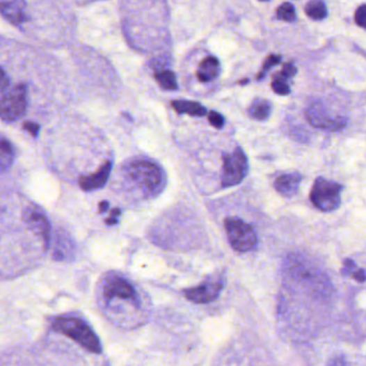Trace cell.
I'll return each instance as SVG.
<instances>
[{"instance_id":"obj_1","label":"cell","mask_w":366,"mask_h":366,"mask_svg":"<svg viewBox=\"0 0 366 366\" xmlns=\"http://www.w3.org/2000/svg\"><path fill=\"white\" fill-rule=\"evenodd\" d=\"M127 177L146 195H158L165 186V175L161 168L148 159L130 160L122 168Z\"/></svg>"},{"instance_id":"obj_2","label":"cell","mask_w":366,"mask_h":366,"mask_svg":"<svg viewBox=\"0 0 366 366\" xmlns=\"http://www.w3.org/2000/svg\"><path fill=\"white\" fill-rule=\"evenodd\" d=\"M53 329L68 336L93 353L98 355L102 351L98 336L95 334L92 328L80 318L73 316L57 318L53 324Z\"/></svg>"},{"instance_id":"obj_3","label":"cell","mask_w":366,"mask_h":366,"mask_svg":"<svg viewBox=\"0 0 366 366\" xmlns=\"http://www.w3.org/2000/svg\"><path fill=\"white\" fill-rule=\"evenodd\" d=\"M343 186L335 182L328 181L324 177L315 181L310 191V201L316 209L322 212L335 211L340 207V193Z\"/></svg>"},{"instance_id":"obj_4","label":"cell","mask_w":366,"mask_h":366,"mask_svg":"<svg viewBox=\"0 0 366 366\" xmlns=\"http://www.w3.org/2000/svg\"><path fill=\"white\" fill-rule=\"evenodd\" d=\"M229 243L234 250L247 253L256 248L258 237L254 228L242 219L229 217L225 221Z\"/></svg>"},{"instance_id":"obj_5","label":"cell","mask_w":366,"mask_h":366,"mask_svg":"<svg viewBox=\"0 0 366 366\" xmlns=\"http://www.w3.org/2000/svg\"><path fill=\"white\" fill-rule=\"evenodd\" d=\"M27 110V88L24 84L1 90V118L5 122H15Z\"/></svg>"},{"instance_id":"obj_6","label":"cell","mask_w":366,"mask_h":366,"mask_svg":"<svg viewBox=\"0 0 366 366\" xmlns=\"http://www.w3.org/2000/svg\"><path fill=\"white\" fill-rule=\"evenodd\" d=\"M248 172V161L242 148H235L234 152L223 157L221 185L231 187L237 185L246 177Z\"/></svg>"},{"instance_id":"obj_7","label":"cell","mask_w":366,"mask_h":366,"mask_svg":"<svg viewBox=\"0 0 366 366\" xmlns=\"http://www.w3.org/2000/svg\"><path fill=\"white\" fill-rule=\"evenodd\" d=\"M102 294L108 302L114 300L138 304V294L134 287L118 274H110L104 278L102 284Z\"/></svg>"},{"instance_id":"obj_8","label":"cell","mask_w":366,"mask_h":366,"mask_svg":"<svg viewBox=\"0 0 366 366\" xmlns=\"http://www.w3.org/2000/svg\"><path fill=\"white\" fill-rule=\"evenodd\" d=\"M223 288V277L212 275L200 286L186 290L185 296L188 300L198 304H207L218 298Z\"/></svg>"},{"instance_id":"obj_9","label":"cell","mask_w":366,"mask_h":366,"mask_svg":"<svg viewBox=\"0 0 366 366\" xmlns=\"http://www.w3.org/2000/svg\"><path fill=\"white\" fill-rule=\"evenodd\" d=\"M306 118L312 126L326 130H340L346 126L345 118H333L321 104H312L306 111Z\"/></svg>"},{"instance_id":"obj_10","label":"cell","mask_w":366,"mask_h":366,"mask_svg":"<svg viewBox=\"0 0 366 366\" xmlns=\"http://www.w3.org/2000/svg\"><path fill=\"white\" fill-rule=\"evenodd\" d=\"M24 223L33 234L42 241L45 248L49 244V223L45 213L37 207H29L22 215Z\"/></svg>"},{"instance_id":"obj_11","label":"cell","mask_w":366,"mask_h":366,"mask_svg":"<svg viewBox=\"0 0 366 366\" xmlns=\"http://www.w3.org/2000/svg\"><path fill=\"white\" fill-rule=\"evenodd\" d=\"M289 274L292 275L294 278H296L299 282L306 283L308 285L317 288L318 286H324V283L321 275L319 273H315L316 271L310 269V266H306L300 261L296 262H290L289 264Z\"/></svg>"},{"instance_id":"obj_12","label":"cell","mask_w":366,"mask_h":366,"mask_svg":"<svg viewBox=\"0 0 366 366\" xmlns=\"http://www.w3.org/2000/svg\"><path fill=\"white\" fill-rule=\"evenodd\" d=\"M111 170H112V162L106 161L104 166H101L100 169L96 173L81 176V179L79 180V185L82 188V191H87V193L98 191L106 185Z\"/></svg>"},{"instance_id":"obj_13","label":"cell","mask_w":366,"mask_h":366,"mask_svg":"<svg viewBox=\"0 0 366 366\" xmlns=\"http://www.w3.org/2000/svg\"><path fill=\"white\" fill-rule=\"evenodd\" d=\"M1 1V12L3 17L13 24L19 26L26 19L25 9L26 3L25 0H0Z\"/></svg>"},{"instance_id":"obj_14","label":"cell","mask_w":366,"mask_h":366,"mask_svg":"<svg viewBox=\"0 0 366 366\" xmlns=\"http://www.w3.org/2000/svg\"><path fill=\"white\" fill-rule=\"evenodd\" d=\"M301 182H302L301 174H283V175L277 177L274 187L280 195L285 196V197H292V196L298 193Z\"/></svg>"},{"instance_id":"obj_15","label":"cell","mask_w":366,"mask_h":366,"mask_svg":"<svg viewBox=\"0 0 366 366\" xmlns=\"http://www.w3.org/2000/svg\"><path fill=\"white\" fill-rule=\"evenodd\" d=\"M219 74H221V64L216 57H205L198 67L197 77L200 82H212L218 78Z\"/></svg>"},{"instance_id":"obj_16","label":"cell","mask_w":366,"mask_h":366,"mask_svg":"<svg viewBox=\"0 0 366 366\" xmlns=\"http://www.w3.org/2000/svg\"><path fill=\"white\" fill-rule=\"evenodd\" d=\"M172 108L179 114H188L197 118L207 116V109L195 101L174 100L172 101Z\"/></svg>"},{"instance_id":"obj_17","label":"cell","mask_w":366,"mask_h":366,"mask_svg":"<svg viewBox=\"0 0 366 366\" xmlns=\"http://www.w3.org/2000/svg\"><path fill=\"white\" fill-rule=\"evenodd\" d=\"M271 104L263 99L255 100L248 109V114L251 118L257 120H264L270 116Z\"/></svg>"},{"instance_id":"obj_18","label":"cell","mask_w":366,"mask_h":366,"mask_svg":"<svg viewBox=\"0 0 366 366\" xmlns=\"http://www.w3.org/2000/svg\"><path fill=\"white\" fill-rule=\"evenodd\" d=\"M13 159H15V150H13L11 143L7 141L5 138H1V143H0V168H1V171L5 172L6 170L9 169Z\"/></svg>"},{"instance_id":"obj_19","label":"cell","mask_w":366,"mask_h":366,"mask_svg":"<svg viewBox=\"0 0 366 366\" xmlns=\"http://www.w3.org/2000/svg\"><path fill=\"white\" fill-rule=\"evenodd\" d=\"M155 80L158 84L167 90H177V81H176L175 73L172 71L164 69V70L157 71L155 73Z\"/></svg>"},{"instance_id":"obj_20","label":"cell","mask_w":366,"mask_h":366,"mask_svg":"<svg viewBox=\"0 0 366 366\" xmlns=\"http://www.w3.org/2000/svg\"><path fill=\"white\" fill-rule=\"evenodd\" d=\"M305 13L308 17L315 21L324 19L328 15L326 5L321 0H310V3L306 5Z\"/></svg>"},{"instance_id":"obj_21","label":"cell","mask_w":366,"mask_h":366,"mask_svg":"<svg viewBox=\"0 0 366 366\" xmlns=\"http://www.w3.org/2000/svg\"><path fill=\"white\" fill-rule=\"evenodd\" d=\"M277 17L285 22H294L296 19V9L290 3H284L277 9Z\"/></svg>"},{"instance_id":"obj_22","label":"cell","mask_w":366,"mask_h":366,"mask_svg":"<svg viewBox=\"0 0 366 366\" xmlns=\"http://www.w3.org/2000/svg\"><path fill=\"white\" fill-rule=\"evenodd\" d=\"M280 59L282 58H280V56H278V55H270V56L266 59V61H264L262 70H261L260 74L258 75L259 80L264 77V74H266V72L269 70V69H271L272 67L280 64Z\"/></svg>"},{"instance_id":"obj_23","label":"cell","mask_w":366,"mask_h":366,"mask_svg":"<svg viewBox=\"0 0 366 366\" xmlns=\"http://www.w3.org/2000/svg\"><path fill=\"white\" fill-rule=\"evenodd\" d=\"M272 88L276 94L280 96H286L290 93L288 84L283 79H275L272 83Z\"/></svg>"},{"instance_id":"obj_24","label":"cell","mask_w":366,"mask_h":366,"mask_svg":"<svg viewBox=\"0 0 366 366\" xmlns=\"http://www.w3.org/2000/svg\"><path fill=\"white\" fill-rule=\"evenodd\" d=\"M209 122L214 127L221 129V128L223 127V125H225V118H223V116L219 114L218 112L212 111L209 114Z\"/></svg>"},{"instance_id":"obj_25","label":"cell","mask_w":366,"mask_h":366,"mask_svg":"<svg viewBox=\"0 0 366 366\" xmlns=\"http://www.w3.org/2000/svg\"><path fill=\"white\" fill-rule=\"evenodd\" d=\"M356 23L362 29H366V5L358 8L355 15Z\"/></svg>"},{"instance_id":"obj_26","label":"cell","mask_w":366,"mask_h":366,"mask_svg":"<svg viewBox=\"0 0 366 366\" xmlns=\"http://www.w3.org/2000/svg\"><path fill=\"white\" fill-rule=\"evenodd\" d=\"M24 129L27 130L33 136H38L40 126L35 122H27L24 124Z\"/></svg>"},{"instance_id":"obj_27","label":"cell","mask_w":366,"mask_h":366,"mask_svg":"<svg viewBox=\"0 0 366 366\" xmlns=\"http://www.w3.org/2000/svg\"><path fill=\"white\" fill-rule=\"evenodd\" d=\"M168 65H169V61L164 56L153 61V68L157 71L164 70Z\"/></svg>"},{"instance_id":"obj_28","label":"cell","mask_w":366,"mask_h":366,"mask_svg":"<svg viewBox=\"0 0 366 366\" xmlns=\"http://www.w3.org/2000/svg\"><path fill=\"white\" fill-rule=\"evenodd\" d=\"M296 73V68L292 64L285 65L284 68L282 70L283 77L285 78H292Z\"/></svg>"},{"instance_id":"obj_29","label":"cell","mask_w":366,"mask_h":366,"mask_svg":"<svg viewBox=\"0 0 366 366\" xmlns=\"http://www.w3.org/2000/svg\"><path fill=\"white\" fill-rule=\"evenodd\" d=\"M352 277H353L355 280H359V282H364V280H366L365 271L361 270V269L355 270L352 272Z\"/></svg>"},{"instance_id":"obj_30","label":"cell","mask_w":366,"mask_h":366,"mask_svg":"<svg viewBox=\"0 0 366 366\" xmlns=\"http://www.w3.org/2000/svg\"><path fill=\"white\" fill-rule=\"evenodd\" d=\"M109 207H110V203H109L108 201L100 202V205H99V212H100V213H106Z\"/></svg>"},{"instance_id":"obj_31","label":"cell","mask_w":366,"mask_h":366,"mask_svg":"<svg viewBox=\"0 0 366 366\" xmlns=\"http://www.w3.org/2000/svg\"><path fill=\"white\" fill-rule=\"evenodd\" d=\"M118 223V217L111 216L106 219V223L108 225H114Z\"/></svg>"},{"instance_id":"obj_32","label":"cell","mask_w":366,"mask_h":366,"mask_svg":"<svg viewBox=\"0 0 366 366\" xmlns=\"http://www.w3.org/2000/svg\"><path fill=\"white\" fill-rule=\"evenodd\" d=\"M246 83H248V80H243V81H241V82H239V84H246Z\"/></svg>"},{"instance_id":"obj_33","label":"cell","mask_w":366,"mask_h":366,"mask_svg":"<svg viewBox=\"0 0 366 366\" xmlns=\"http://www.w3.org/2000/svg\"><path fill=\"white\" fill-rule=\"evenodd\" d=\"M260 1H268V0H260Z\"/></svg>"}]
</instances>
